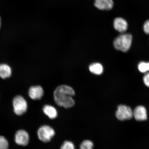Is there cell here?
<instances>
[{"instance_id":"obj_1","label":"cell","mask_w":149,"mask_h":149,"mask_svg":"<svg viewBox=\"0 0 149 149\" xmlns=\"http://www.w3.org/2000/svg\"><path fill=\"white\" fill-rule=\"evenodd\" d=\"M75 92L72 88L68 86H59L54 93V97L56 103L59 107L68 109L73 107L75 104L72 97Z\"/></svg>"},{"instance_id":"obj_2","label":"cell","mask_w":149,"mask_h":149,"mask_svg":"<svg viewBox=\"0 0 149 149\" xmlns=\"http://www.w3.org/2000/svg\"><path fill=\"white\" fill-rule=\"evenodd\" d=\"M132 42V35L128 33H123L117 37L113 41V44L115 49L126 52L131 47Z\"/></svg>"},{"instance_id":"obj_3","label":"cell","mask_w":149,"mask_h":149,"mask_svg":"<svg viewBox=\"0 0 149 149\" xmlns=\"http://www.w3.org/2000/svg\"><path fill=\"white\" fill-rule=\"evenodd\" d=\"M55 134V132L53 128L47 125L40 127L37 132L39 139L44 143L49 142L54 136Z\"/></svg>"},{"instance_id":"obj_4","label":"cell","mask_w":149,"mask_h":149,"mask_svg":"<svg viewBox=\"0 0 149 149\" xmlns=\"http://www.w3.org/2000/svg\"><path fill=\"white\" fill-rule=\"evenodd\" d=\"M13 106L15 113L18 115H23L27 111V102L21 96L17 95L15 97L13 100Z\"/></svg>"},{"instance_id":"obj_5","label":"cell","mask_w":149,"mask_h":149,"mask_svg":"<svg viewBox=\"0 0 149 149\" xmlns=\"http://www.w3.org/2000/svg\"><path fill=\"white\" fill-rule=\"evenodd\" d=\"M116 116L121 121L129 120L133 117V111L128 106L120 105L117 107Z\"/></svg>"},{"instance_id":"obj_6","label":"cell","mask_w":149,"mask_h":149,"mask_svg":"<svg viewBox=\"0 0 149 149\" xmlns=\"http://www.w3.org/2000/svg\"><path fill=\"white\" fill-rule=\"evenodd\" d=\"M15 141L16 144L26 146L29 144V136L26 132L23 130H18L15 135Z\"/></svg>"},{"instance_id":"obj_7","label":"cell","mask_w":149,"mask_h":149,"mask_svg":"<svg viewBox=\"0 0 149 149\" xmlns=\"http://www.w3.org/2000/svg\"><path fill=\"white\" fill-rule=\"evenodd\" d=\"M44 91L40 85L33 86L30 87L29 90V97L33 100H40L43 96Z\"/></svg>"},{"instance_id":"obj_8","label":"cell","mask_w":149,"mask_h":149,"mask_svg":"<svg viewBox=\"0 0 149 149\" xmlns=\"http://www.w3.org/2000/svg\"><path fill=\"white\" fill-rule=\"evenodd\" d=\"M133 117L137 121L146 120L148 115L146 108L143 106H137L133 111Z\"/></svg>"},{"instance_id":"obj_9","label":"cell","mask_w":149,"mask_h":149,"mask_svg":"<svg viewBox=\"0 0 149 149\" xmlns=\"http://www.w3.org/2000/svg\"><path fill=\"white\" fill-rule=\"evenodd\" d=\"M94 5L96 8L102 10H109L113 6V0H95Z\"/></svg>"},{"instance_id":"obj_10","label":"cell","mask_w":149,"mask_h":149,"mask_svg":"<svg viewBox=\"0 0 149 149\" xmlns=\"http://www.w3.org/2000/svg\"><path fill=\"white\" fill-rule=\"evenodd\" d=\"M12 72L10 65L5 63L0 64V79L3 80L9 79L12 75Z\"/></svg>"},{"instance_id":"obj_11","label":"cell","mask_w":149,"mask_h":149,"mask_svg":"<svg viewBox=\"0 0 149 149\" xmlns=\"http://www.w3.org/2000/svg\"><path fill=\"white\" fill-rule=\"evenodd\" d=\"M128 24L126 20L121 17H117L113 21L115 29L120 33H123L128 29Z\"/></svg>"},{"instance_id":"obj_12","label":"cell","mask_w":149,"mask_h":149,"mask_svg":"<svg viewBox=\"0 0 149 149\" xmlns=\"http://www.w3.org/2000/svg\"><path fill=\"white\" fill-rule=\"evenodd\" d=\"M43 111L45 114L50 119H55L57 117V110L53 106L48 105L44 106L43 108Z\"/></svg>"},{"instance_id":"obj_13","label":"cell","mask_w":149,"mask_h":149,"mask_svg":"<svg viewBox=\"0 0 149 149\" xmlns=\"http://www.w3.org/2000/svg\"><path fill=\"white\" fill-rule=\"evenodd\" d=\"M89 70L92 73L100 75L102 73L103 68L102 65L99 63H94L89 66Z\"/></svg>"},{"instance_id":"obj_14","label":"cell","mask_w":149,"mask_h":149,"mask_svg":"<svg viewBox=\"0 0 149 149\" xmlns=\"http://www.w3.org/2000/svg\"><path fill=\"white\" fill-rule=\"evenodd\" d=\"M138 69L142 73H147L149 71V63L141 61L139 63Z\"/></svg>"},{"instance_id":"obj_15","label":"cell","mask_w":149,"mask_h":149,"mask_svg":"<svg viewBox=\"0 0 149 149\" xmlns=\"http://www.w3.org/2000/svg\"><path fill=\"white\" fill-rule=\"evenodd\" d=\"M80 147V149H93L94 144L92 141L86 140L81 143Z\"/></svg>"},{"instance_id":"obj_16","label":"cell","mask_w":149,"mask_h":149,"mask_svg":"<svg viewBox=\"0 0 149 149\" xmlns=\"http://www.w3.org/2000/svg\"><path fill=\"white\" fill-rule=\"evenodd\" d=\"M61 149H75V146L71 141H65L61 145Z\"/></svg>"},{"instance_id":"obj_17","label":"cell","mask_w":149,"mask_h":149,"mask_svg":"<svg viewBox=\"0 0 149 149\" xmlns=\"http://www.w3.org/2000/svg\"><path fill=\"white\" fill-rule=\"evenodd\" d=\"M8 143L7 139L3 136H0V149H8Z\"/></svg>"},{"instance_id":"obj_18","label":"cell","mask_w":149,"mask_h":149,"mask_svg":"<svg viewBox=\"0 0 149 149\" xmlns=\"http://www.w3.org/2000/svg\"><path fill=\"white\" fill-rule=\"evenodd\" d=\"M143 29L146 34L149 35V19L145 22L143 25Z\"/></svg>"},{"instance_id":"obj_19","label":"cell","mask_w":149,"mask_h":149,"mask_svg":"<svg viewBox=\"0 0 149 149\" xmlns=\"http://www.w3.org/2000/svg\"><path fill=\"white\" fill-rule=\"evenodd\" d=\"M143 81L146 86L149 87V73H146L143 77Z\"/></svg>"},{"instance_id":"obj_20","label":"cell","mask_w":149,"mask_h":149,"mask_svg":"<svg viewBox=\"0 0 149 149\" xmlns=\"http://www.w3.org/2000/svg\"><path fill=\"white\" fill-rule=\"evenodd\" d=\"M1 17H0V29H1Z\"/></svg>"}]
</instances>
